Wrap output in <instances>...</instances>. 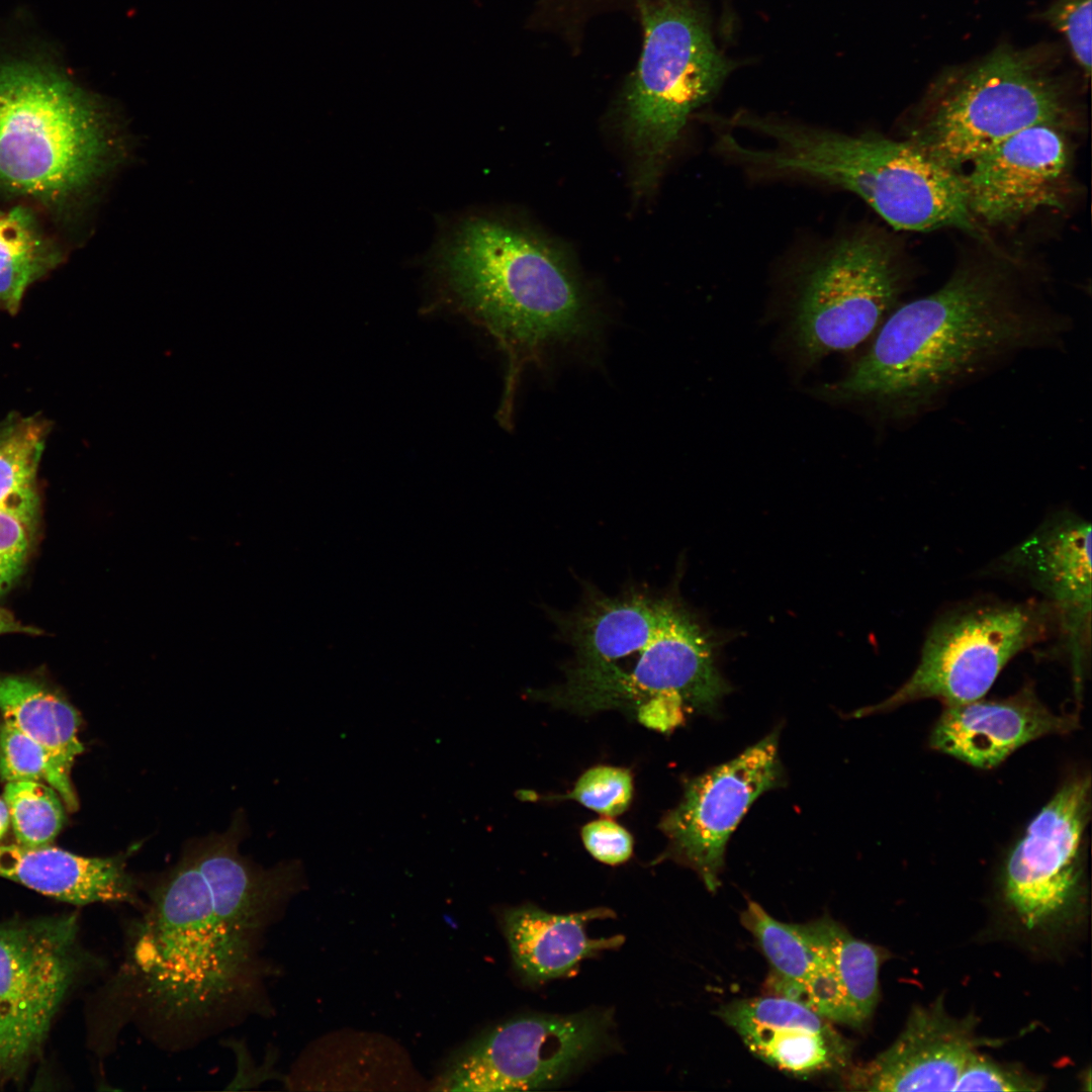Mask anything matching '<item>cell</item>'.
Instances as JSON below:
<instances>
[{
	"mask_svg": "<svg viewBox=\"0 0 1092 1092\" xmlns=\"http://www.w3.org/2000/svg\"><path fill=\"white\" fill-rule=\"evenodd\" d=\"M441 267L457 306L494 338L507 358L498 416L509 428L524 368L550 347L593 330L585 293L555 247L488 217L457 228Z\"/></svg>",
	"mask_w": 1092,
	"mask_h": 1092,
	"instance_id": "3",
	"label": "cell"
},
{
	"mask_svg": "<svg viewBox=\"0 0 1092 1092\" xmlns=\"http://www.w3.org/2000/svg\"><path fill=\"white\" fill-rule=\"evenodd\" d=\"M630 772L621 767L599 765L586 770L566 798L606 816L623 813L632 799Z\"/></svg>",
	"mask_w": 1092,
	"mask_h": 1092,
	"instance_id": "30",
	"label": "cell"
},
{
	"mask_svg": "<svg viewBox=\"0 0 1092 1092\" xmlns=\"http://www.w3.org/2000/svg\"><path fill=\"white\" fill-rule=\"evenodd\" d=\"M741 924L758 943L770 968L768 986L774 994L793 998L817 965V953L798 923L770 916L761 905L748 900Z\"/></svg>",
	"mask_w": 1092,
	"mask_h": 1092,
	"instance_id": "26",
	"label": "cell"
},
{
	"mask_svg": "<svg viewBox=\"0 0 1092 1092\" xmlns=\"http://www.w3.org/2000/svg\"><path fill=\"white\" fill-rule=\"evenodd\" d=\"M1073 716L1057 715L1024 687L1001 700L978 699L947 705L929 739L931 748L974 767L989 769L1037 738L1076 727Z\"/></svg>",
	"mask_w": 1092,
	"mask_h": 1092,
	"instance_id": "19",
	"label": "cell"
},
{
	"mask_svg": "<svg viewBox=\"0 0 1092 1092\" xmlns=\"http://www.w3.org/2000/svg\"><path fill=\"white\" fill-rule=\"evenodd\" d=\"M17 843L50 845L64 825L62 798L41 781L8 782L3 794Z\"/></svg>",
	"mask_w": 1092,
	"mask_h": 1092,
	"instance_id": "28",
	"label": "cell"
},
{
	"mask_svg": "<svg viewBox=\"0 0 1092 1092\" xmlns=\"http://www.w3.org/2000/svg\"><path fill=\"white\" fill-rule=\"evenodd\" d=\"M147 894L122 971L129 1021L179 1046L256 1011L261 941L287 900L284 890L243 867L200 869L186 844Z\"/></svg>",
	"mask_w": 1092,
	"mask_h": 1092,
	"instance_id": "1",
	"label": "cell"
},
{
	"mask_svg": "<svg viewBox=\"0 0 1092 1092\" xmlns=\"http://www.w3.org/2000/svg\"><path fill=\"white\" fill-rule=\"evenodd\" d=\"M6 633L35 634L39 630L21 624L10 612L0 607V635Z\"/></svg>",
	"mask_w": 1092,
	"mask_h": 1092,
	"instance_id": "35",
	"label": "cell"
},
{
	"mask_svg": "<svg viewBox=\"0 0 1092 1092\" xmlns=\"http://www.w3.org/2000/svg\"><path fill=\"white\" fill-rule=\"evenodd\" d=\"M1091 808L1090 777L1066 783L1029 823L1006 861L1004 899L1028 929L1060 925L1082 893V852Z\"/></svg>",
	"mask_w": 1092,
	"mask_h": 1092,
	"instance_id": "13",
	"label": "cell"
},
{
	"mask_svg": "<svg viewBox=\"0 0 1092 1092\" xmlns=\"http://www.w3.org/2000/svg\"><path fill=\"white\" fill-rule=\"evenodd\" d=\"M74 914L0 924V1080L39 1052L83 953Z\"/></svg>",
	"mask_w": 1092,
	"mask_h": 1092,
	"instance_id": "11",
	"label": "cell"
},
{
	"mask_svg": "<svg viewBox=\"0 0 1092 1092\" xmlns=\"http://www.w3.org/2000/svg\"><path fill=\"white\" fill-rule=\"evenodd\" d=\"M1041 1078L1019 1068L1005 1066L974 1052L959 1078L953 1091H1039Z\"/></svg>",
	"mask_w": 1092,
	"mask_h": 1092,
	"instance_id": "31",
	"label": "cell"
},
{
	"mask_svg": "<svg viewBox=\"0 0 1092 1092\" xmlns=\"http://www.w3.org/2000/svg\"><path fill=\"white\" fill-rule=\"evenodd\" d=\"M83 856L59 847L0 844V877L75 905L127 903L142 909L141 883L126 870L131 851Z\"/></svg>",
	"mask_w": 1092,
	"mask_h": 1092,
	"instance_id": "21",
	"label": "cell"
},
{
	"mask_svg": "<svg viewBox=\"0 0 1092 1092\" xmlns=\"http://www.w3.org/2000/svg\"><path fill=\"white\" fill-rule=\"evenodd\" d=\"M46 427L34 419L0 427V510L35 525L39 499L35 476L44 446Z\"/></svg>",
	"mask_w": 1092,
	"mask_h": 1092,
	"instance_id": "27",
	"label": "cell"
},
{
	"mask_svg": "<svg viewBox=\"0 0 1092 1092\" xmlns=\"http://www.w3.org/2000/svg\"><path fill=\"white\" fill-rule=\"evenodd\" d=\"M640 652L630 671L613 663L592 672L587 694L594 708L645 704L642 720L666 730L690 713L712 712L728 692L704 632L670 600L664 599L656 632Z\"/></svg>",
	"mask_w": 1092,
	"mask_h": 1092,
	"instance_id": "12",
	"label": "cell"
},
{
	"mask_svg": "<svg viewBox=\"0 0 1092 1092\" xmlns=\"http://www.w3.org/2000/svg\"><path fill=\"white\" fill-rule=\"evenodd\" d=\"M581 837L587 851L604 863L620 864L632 854V836L613 820L599 819L587 823L581 829Z\"/></svg>",
	"mask_w": 1092,
	"mask_h": 1092,
	"instance_id": "34",
	"label": "cell"
},
{
	"mask_svg": "<svg viewBox=\"0 0 1092 1092\" xmlns=\"http://www.w3.org/2000/svg\"><path fill=\"white\" fill-rule=\"evenodd\" d=\"M61 252L32 212L16 206L0 213V309L15 313L27 287L54 269Z\"/></svg>",
	"mask_w": 1092,
	"mask_h": 1092,
	"instance_id": "25",
	"label": "cell"
},
{
	"mask_svg": "<svg viewBox=\"0 0 1092 1092\" xmlns=\"http://www.w3.org/2000/svg\"><path fill=\"white\" fill-rule=\"evenodd\" d=\"M615 917L606 907L569 914L546 912L533 905L508 908L502 927L517 972L526 983L541 984L573 974L585 959L619 948L623 935L593 938L590 921Z\"/></svg>",
	"mask_w": 1092,
	"mask_h": 1092,
	"instance_id": "22",
	"label": "cell"
},
{
	"mask_svg": "<svg viewBox=\"0 0 1092 1092\" xmlns=\"http://www.w3.org/2000/svg\"><path fill=\"white\" fill-rule=\"evenodd\" d=\"M643 28L637 66L622 98L626 135L637 161V187H653L690 115L734 68L716 47L696 0H632Z\"/></svg>",
	"mask_w": 1092,
	"mask_h": 1092,
	"instance_id": "6",
	"label": "cell"
},
{
	"mask_svg": "<svg viewBox=\"0 0 1092 1092\" xmlns=\"http://www.w3.org/2000/svg\"><path fill=\"white\" fill-rule=\"evenodd\" d=\"M1055 632L1054 613L1041 600L982 601L956 607L931 625L918 664L904 685L883 703L855 716L922 699H937L944 706L981 699L1017 653Z\"/></svg>",
	"mask_w": 1092,
	"mask_h": 1092,
	"instance_id": "8",
	"label": "cell"
},
{
	"mask_svg": "<svg viewBox=\"0 0 1092 1092\" xmlns=\"http://www.w3.org/2000/svg\"><path fill=\"white\" fill-rule=\"evenodd\" d=\"M0 711L40 744L59 770L70 778L84 747L78 737L80 717L69 702L38 679L0 674Z\"/></svg>",
	"mask_w": 1092,
	"mask_h": 1092,
	"instance_id": "24",
	"label": "cell"
},
{
	"mask_svg": "<svg viewBox=\"0 0 1092 1092\" xmlns=\"http://www.w3.org/2000/svg\"><path fill=\"white\" fill-rule=\"evenodd\" d=\"M1027 582L1053 611L1080 688L1091 645V525L1070 511L1046 519L996 562Z\"/></svg>",
	"mask_w": 1092,
	"mask_h": 1092,
	"instance_id": "15",
	"label": "cell"
},
{
	"mask_svg": "<svg viewBox=\"0 0 1092 1092\" xmlns=\"http://www.w3.org/2000/svg\"><path fill=\"white\" fill-rule=\"evenodd\" d=\"M1042 17L1066 36L1078 64L1089 75L1091 70V0H1056Z\"/></svg>",
	"mask_w": 1092,
	"mask_h": 1092,
	"instance_id": "32",
	"label": "cell"
},
{
	"mask_svg": "<svg viewBox=\"0 0 1092 1092\" xmlns=\"http://www.w3.org/2000/svg\"><path fill=\"white\" fill-rule=\"evenodd\" d=\"M0 776L7 783L44 781L59 793L69 810L78 809V798L70 778L59 770L40 744L6 718L0 724Z\"/></svg>",
	"mask_w": 1092,
	"mask_h": 1092,
	"instance_id": "29",
	"label": "cell"
},
{
	"mask_svg": "<svg viewBox=\"0 0 1092 1092\" xmlns=\"http://www.w3.org/2000/svg\"><path fill=\"white\" fill-rule=\"evenodd\" d=\"M610 1011L524 1014L477 1037L449 1061L439 1089H542L574 1074L611 1044Z\"/></svg>",
	"mask_w": 1092,
	"mask_h": 1092,
	"instance_id": "9",
	"label": "cell"
},
{
	"mask_svg": "<svg viewBox=\"0 0 1092 1092\" xmlns=\"http://www.w3.org/2000/svg\"><path fill=\"white\" fill-rule=\"evenodd\" d=\"M2 211H3V210H1V209H0V213H1Z\"/></svg>",
	"mask_w": 1092,
	"mask_h": 1092,
	"instance_id": "37",
	"label": "cell"
},
{
	"mask_svg": "<svg viewBox=\"0 0 1092 1092\" xmlns=\"http://www.w3.org/2000/svg\"><path fill=\"white\" fill-rule=\"evenodd\" d=\"M798 924L816 950L817 965L792 999L832 1022L862 1027L878 1004L879 972L888 952L828 916Z\"/></svg>",
	"mask_w": 1092,
	"mask_h": 1092,
	"instance_id": "20",
	"label": "cell"
},
{
	"mask_svg": "<svg viewBox=\"0 0 1092 1092\" xmlns=\"http://www.w3.org/2000/svg\"><path fill=\"white\" fill-rule=\"evenodd\" d=\"M977 1018H954L942 998L916 1006L897 1039L870 1062L847 1073L857 1091H953L970 1056L985 1042L976 1037Z\"/></svg>",
	"mask_w": 1092,
	"mask_h": 1092,
	"instance_id": "17",
	"label": "cell"
},
{
	"mask_svg": "<svg viewBox=\"0 0 1092 1092\" xmlns=\"http://www.w3.org/2000/svg\"><path fill=\"white\" fill-rule=\"evenodd\" d=\"M10 823L9 812L4 799H0V839L6 833Z\"/></svg>",
	"mask_w": 1092,
	"mask_h": 1092,
	"instance_id": "36",
	"label": "cell"
},
{
	"mask_svg": "<svg viewBox=\"0 0 1092 1092\" xmlns=\"http://www.w3.org/2000/svg\"><path fill=\"white\" fill-rule=\"evenodd\" d=\"M33 527L22 517L0 510V596L22 573L31 547Z\"/></svg>",
	"mask_w": 1092,
	"mask_h": 1092,
	"instance_id": "33",
	"label": "cell"
},
{
	"mask_svg": "<svg viewBox=\"0 0 1092 1092\" xmlns=\"http://www.w3.org/2000/svg\"><path fill=\"white\" fill-rule=\"evenodd\" d=\"M131 152L127 130L70 80L29 64L0 67V187L66 205Z\"/></svg>",
	"mask_w": 1092,
	"mask_h": 1092,
	"instance_id": "5",
	"label": "cell"
},
{
	"mask_svg": "<svg viewBox=\"0 0 1092 1092\" xmlns=\"http://www.w3.org/2000/svg\"><path fill=\"white\" fill-rule=\"evenodd\" d=\"M718 1016L767 1064L797 1076L845 1068L852 1043L832 1021L792 998L770 994L737 999Z\"/></svg>",
	"mask_w": 1092,
	"mask_h": 1092,
	"instance_id": "18",
	"label": "cell"
},
{
	"mask_svg": "<svg viewBox=\"0 0 1092 1092\" xmlns=\"http://www.w3.org/2000/svg\"><path fill=\"white\" fill-rule=\"evenodd\" d=\"M736 124L772 142L768 149L728 142L729 156L754 170L814 178L851 191L897 230L977 231L963 177L911 141L846 135L744 113Z\"/></svg>",
	"mask_w": 1092,
	"mask_h": 1092,
	"instance_id": "4",
	"label": "cell"
},
{
	"mask_svg": "<svg viewBox=\"0 0 1092 1092\" xmlns=\"http://www.w3.org/2000/svg\"><path fill=\"white\" fill-rule=\"evenodd\" d=\"M776 730L732 760L694 779L661 823L668 855L715 892L727 841L752 803L783 782Z\"/></svg>",
	"mask_w": 1092,
	"mask_h": 1092,
	"instance_id": "14",
	"label": "cell"
},
{
	"mask_svg": "<svg viewBox=\"0 0 1092 1092\" xmlns=\"http://www.w3.org/2000/svg\"><path fill=\"white\" fill-rule=\"evenodd\" d=\"M902 277L889 245L854 235L830 249L806 273L793 313L794 340L811 361L860 345L895 304Z\"/></svg>",
	"mask_w": 1092,
	"mask_h": 1092,
	"instance_id": "10",
	"label": "cell"
},
{
	"mask_svg": "<svg viewBox=\"0 0 1092 1092\" xmlns=\"http://www.w3.org/2000/svg\"><path fill=\"white\" fill-rule=\"evenodd\" d=\"M970 164L963 177L969 209L991 224L1060 207L1069 186L1070 152L1057 124L1027 127Z\"/></svg>",
	"mask_w": 1092,
	"mask_h": 1092,
	"instance_id": "16",
	"label": "cell"
},
{
	"mask_svg": "<svg viewBox=\"0 0 1092 1092\" xmlns=\"http://www.w3.org/2000/svg\"><path fill=\"white\" fill-rule=\"evenodd\" d=\"M1062 82L1037 50L1001 46L943 73L911 141L956 171L1015 133L1068 117Z\"/></svg>",
	"mask_w": 1092,
	"mask_h": 1092,
	"instance_id": "7",
	"label": "cell"
},
{
	"mask_svg": "<svg viewBox=\"0 0 1092 1092\" xmlns=\"http://www.w3.org/2000/svg\"><path fill=\"white\" fill-rule=\"evenodd\" d=\"M663 604L645 590L609 597L592 589L579 609L554 621L575 648L577 666L599 667L640 651L656 632Z\"/></svg>",
	"mask_w": 1092,
	"mask_h": 1092,
	"instance_id": "23",
	"label": "cell"
},
{
	"mask_svg": "<svg viewBox=\"0 0 1092 1092\" xmlns=\"http://www.w3.org/2000/svg\"><path fill=\"white\" fill-rule=\"evenodd\" d=\"M1068 327L1025 298L1003 270L963 267L889 314L867 353L821 395L909 419L1006 356L1053 346Z\"/></svg>",
	"mask_w": 1092,
	"mask_h": 1092,
	"instance_id": "2",
	"label": "cell"
}]
</instances>
